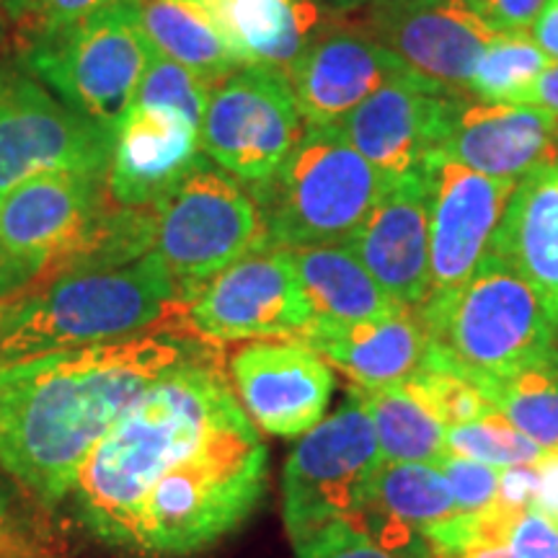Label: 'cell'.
<instances>
[{"mask_svg":"<svg viewBox=\"0 0 558 558\" xmlns=\"http://www.w3.org/2000/svg\"><path fill=\"white\" fill-rule=\"evenodd\" d=\"M269 450L215 344L179 362L99 439L62 505L99 546L194 556L254 512Z\"/></svg>","mask_w":558,"mask_h":558,"instance_id":"1","label":"cell"},{"mask_svg":"<svg viewBox=\"0 0 558 558\" xmlns=\"http://www.w3.org/2000/svg\"><path fill=\"white\" fill-rule=\"evenodd\" d=\"M207 344L148 331L0 367V469L54 512L117 418Z\"/></svg>","mask_w":558,"mask_h":558,"instance_id":"2","label":"cell"},{"mask_svg":"<svg viewBox=\"0 0 558 558\" xmlns=\"http://www.w3.org/2000/svg\"><path fill=\"white\" fill-rule=\"evenodd\" d=\"M181 298L158 251L117 267L70 269L32 290L24 316L0 347V367L90 344L173 331Z\"/></svg>","mask_w":558,"mask_h":558,"instance_id":"3","label":"cell"},{"mask_svg":"<svg viewBox=\"0 0 558 558\" xmlns=\"http://www.w3.org/2000/svg\"><path fill=\"white\" fill-rule=\"evenodd\" d=\"M380 465L375 427L349 386L339 409L300 437L284 463L282 520L298 558L369 541Z\"/></svg>","mask_w":558,"mask_h":558,"instance_id":"4","label":"cell"},{"mask_svg":"<svg viewBox=\"0 0 558 558\" xmlns=\"http://www.w3.org/2000/svg\"><path fill=\"white\" fill-rule=\"evenodd\" d=\"M418 318L429 333L424 362L478 390L548 354L558 339L538 295L492 251L456 295Z\"/></svg>","mask_w":558,"mask_h":558,"instance_id":"5","label":"cell"},{"mask_svg":"<svg viewBox=\"0 0 558 558\" xmlns=\"http://www.w3.org/2000/svg\"><path fill=\"white\" fill-rule=\"evenodd\" d=\"M386 186L339 128H308L279 169L248 190L271 248H305L352 241Z\"/></svg>","mask_w":558,"mask_h":558,"instance_id":"6","label":"cell"},{"mask_svg":"<svg viewBox=\"0 0 558 558\" xmlns=\"http://www.w3.org/2000/svg\"><path fill=\"white\" fill-rule=\"evenodd\" d=\"M150 45L130 0L16 45V60L62 104L88 122L114 132L135 101Z\"/></svg>","mask_w":558,"mask_h":558,"instance_id":"7","label":"cell"},{"mask_svg":"<svg viewBox=\"0 0 558 558\" xmlns=\"http://www.w3.org/2000/svg\"><path fill=\"white\" fill-rule=\"evenodd\" d=\"M156 246L184 308L213 277L262 248H271L254 194L243 181L202 156L153 205Z\"/></svg>","mask_w":558,"mask_h":558,"instance_id":"8","label":"cell"},{"mask_svg":"<svg viewBox=\"0 0 558 558\" xmlns=\"http://www.w3.org/2000/svg\"><path fill=\"white\" fill-rule=\"evenodd\" d=\"M111 197L107 173L58 171L0 197V298L39 288L73 269Z\"/></svg>","mask_w":558,"mask_h":558,"instance_id":"9","label":"cell"},{"mask_svg":"<svg viewBox=\"0 0 558 558\" xmlns=\"http://www.w3.org/2000/svg\"><path fill=\"white\" fill-rule=\"evenodd\" d=\"M111 140L16 58L0 60V197L41 173H107Z\"/></svg>","mask_w":558,"mask_h":558,"instance_id":"10","label":"cell"},{"mask_svg":"<svg viewBox=\"0 0 558 558\" xmlns=\"http://www.w3.org/2000/svg\"><path fill=\"white\" fill-rule=\"evenodd\" d=\"M305 130L288 75L246 65L209 88L199 145L207 160L254 186L279 169Z\"/></svg>","mask_w":558,"mask_h":558,"instance_id":"11","label":"cell"},{"mask_svg":"<svg viewBox=\"0 0 558 558\" xmlns=\"http://www.w3.org/2000/svg\"><path fill=\"white\" fill-rule=\"evenodd\" d=\"M313 320L288 248H262L213 277L177 313L173 331L220 347L295 339Z\"/></svg>","mask_w":558,"mask_h":558,"instance_id":"12","label":"cell"},{"mask_svg":"<svg viewBox=\"0 0 558 558\" xmlns=\"http://www.w3.org/2000/svg\"><path fill=\"white\" fill-rule=\"evenodd\" d=\"M424 177L429 192L432 288L422 311H432L456 295L488 254L518 184L465 169L445 153H432Z\"/></svg>","mask_w":558,"mask_h":558,"instance_id":"13","label":"cell"},{"mask_svg":"<svg viewBox=\"0 0 558 558\" xmlns=\"http://www.w3.org/2000/svg\"><path fill=\"white\" fill-rule=\"evenodd\" d=\"M411 75L445 94H465L473 65L494 39L465 0H401L349 13Z\"/></svg>","mask_w":558,"mask_h":558,"instance_id":"14","label":"cell"},{"mask_svg":"<svg viewBox=\"0 0 558 558\" xmlns=\"http://www.w3.org/2000/svg\"><path fill=\"white\" fill-rule=\"evenodd\" d=\"M228 378L254 427L300 439L320 424L333 396V367L298 339H256L235 349Z\"/></svg>","mask_w":558,"mask_h":558,"instance_id":"15","label":"cell"},{"mask_svg":"<svg viewBox=\"0 0 558 558\" xmlns=\"http://www.w3.org/2000/svg\"><path fill=\"white\" fill-rule=\"evenodd\" d=\"M411 75L352 16L326 26L290 68L288 81L308 128H339L375 90Z\"/></svg>","mask_w":558,"mask_h":558,"instance_id":"16","label":"cell"},{"mask_svg":"<svg viewBox=\"0 0 558 558\" xmlns=\"http://www.w3.org/2000/svg\"><path fill=\"white\" fill-rule=\"evenodd\" d=\"M437 153L488 179L514 181L558 160V128L527 104L481 101L452 94Z\"/></svg>","mask_w":558,"mask_h":558,"instance_id":"17","label":"cell"},{"mask_svg":"<svg viewBox=\"0 0 558 558\" xmlns=\"http://www.w3.org/2000/svg\"><path fill=\"white\" fill-rule=\"evenodd\" d=\"M347 246L403 308L429 298V192L424 171L390 179Z\"/></svg>","mask_w":558,"mask_h":558,"instance_id":"18","label":"cell"},{"mask_svg":"<svg viewBox=\"0 0 558 558\" xmlns=\"http://www.w3.org/2000/svg\"><path fill=\"white\" fill-rule=\"evenodd\" d=\"M450 96L416 75H403L375 90L339 130L388 181L411 177L424 171L439 148Z\"/></svg>","mask_w":558,"mask_h":558,"instance_id":"19","label":"cell"},{"mask_svg":"<svg viewBox=\"0 0 558 558\" xmlns=\"http://www.w3.org/2000/svg\"><path fill=\"white\" fill-rule=\"evenodd\" d=\"M199 158L197 124L177 109L132 104L111 140L109 197L120 207H153Z\"/></svg>","mask_w":558,"mask_h":558,"instance_id":"20","label":"cell"},{"mask_svg":"<svg viewBox=\"0 0 558 558\" xmlns=\"http://www.w3.org/2000/svg\"><path fill=\"white\" fill-rule=\"evenodd\" d=\"M295 339L316 349L360 388L399 386L424 365L429 352L427 326L416 311L354 324L311 320Z\"/></svg>","mask_w":558,"mask_h":558,"instance_id":"21","label":"cell"},{"mask_svg":"<svg viewBox=\"0 0 558 558\" xmlns=\"http://www.w3.org/2000/svg\"><path fill=\"white\" fill-rule=\"evenodd\" d=\"M488 251L525 279L558 337V160L518 181Z\"/></svg>","mask_w":558,"mask_h":558,"instance_id":"22","label":"cell"},{"mask_svg":"<svg viewBox=\"0 0 558 558\" xmlns=\"http://www.w3.org/2000/svg\"><path fill=\"white\" fill-rule=\"evenodd\" d=\"M246 65L288 75L308 45L341 13L318 0H213Z\"/></svg>","mask_w":558,"mask_h":558,"instance_id":"23","label":"cell"},{"mask_svg":"<svg viewBox=\"0 0 558 558\" xmlns=\"http://www.w3.org/2000/svg\"><path fill=\"white\" fill-rule=\"evenodd\" d=\"M153 50L215 86L246 62L230 41L213 0H130Z\"/></svg>","mask_w":558,"mask_h":558,"instance_id":"24","label":"cell"},{"mask_svg":"<svg viewBox=\"0 0 558 558\" xmlns=\"http://www.w3.org/2000/svg\"><path fill=\"white\" fill-rule=\"evenodd\" d=\"M292 267L308 298L313 320L354 324V320L388 318L407 313L380 282L365 269L347 243L288 248Z\"/></svg>","mask_w":558,"mask_h":558,"instance_id":"25","label":"cell"},{"mask_svg":"<svg viewBox=\"0 0 558 558\" xmlns=\"http://www.w3.org/2000/svg\"><path fill=\"white\" fill-rule=\"evenodd\" d=\"M378 437L383 463H439L445 458V427L407 383L388 388H360Z\"/></svg>","mask_w":558,"mask_h":558,"instance_id":"26","label":"cell"},{"mask_svg":"<svg viewBox=\"0 0 558 558\" xmlns=\"http://www.w3.org/2000/svg\"><path fill=\"white\" fill-rule=\"evenodd\" d=\"M373 514L424 535L460 512L439 465L383 463L373 484Z\"/></svg>","mask_w":558,"mask_h":558,"instance_id":"27","label":"cell"},{"mask_svg":"<svg viewBox=\"0 0 558 558\" xmlns=\"http://www.w3.org/2000/svg\"><path fill=\"white\" fill-rule=\"evenodd\" d=\"M481 396L546 452H558V349L527 362Z\"/></svg>","mask_w":558,"mask_h":558,"instance_id":"28","label":"cell"},{"mask_svg":"<svg viewBox=\"0 0 558 558\" xmlns=\"http://www.w3.org/2000/svg\"><path fill=\"white\" fill-rule=\"evenodd\" d=\"M548 65L550 60L530 29L497 32L473 65L465 94L481 101L522 104Z\"/></svg>","mask_w":558,"mask_h":558,"instance_id":"29","label":"cell"},{"mask_svg":"<svg viewBox=\"0 0 558 558\" xmlns=\"http://www.w3.org/2000/svg\"><path fill=\"white\" fill-rule=\"evenodd\" d=\"M546 456L541 445L514 427L497 409L488 411L473 422L458 424L445 437V458L476 460V463L509 469V465H527Z\"/></svg>","mask_w":558,"mask_h":558,"instance_id":"30","label":"cell"},{"mask_svg":"<svg viewBox=\"0 0 558 558\" xmlns=\"http://www.w3.org/2000/svg\"><path fill=\"white\" fill-rule=\"evenodd\" d=\"M45 512L11 473L0 469V558L58 554L60 538Z\"/></svg>","mask_w":558,"mask_h":558,"instance_id":"31","label":"cell"},{"mask_svg":"<svg viewBox=\"0 0 558 558\" xmlns=\"http://www.w3.org/2000/svg\"><path fill=\"white\" fill-rule=\"evenodd\" d=\"M209 83L192 73L190 68L179 65L166 54L153 50L148 54V65H145L143 78H140L135 101L145 107H169L177 109L192 124L202 128V117H205L207 99H209Z\"/></svg>","mask_w":558,"mask_h":558,"instance_id":"32","label":"cell"},{"mask_svg":"<svg viewBox=\"0 0 558 558\" xmlns=\"http://www.w3.org/2000/svg\"><path fill=\"white\" fill-rule=\"evenodd\" d=\"M403 383L414 390L418 399L424 401V407L448 429L458 427V424L473 422V418H481L488 411H494L492 403L481 396V390L471 380L460 378L452 369L429 365V362H424Z\"/></svg>","mask_w":558,"mask_h":558,"instance_id":"33","label":"cell"},{"mask_svg":"<svg viewBox=\"0 0 558 558\" xmlns=\"http://www.w3.org/2000/svg\"><path fill=\"white\" fill-rule=\"evenodd\" d=\"M117 0H0L5 24L13 26L16 45L60 32Z\"/></svg>","mask_w":558,"mask_h":558,"instance_id":"34","label":"cell"},{"mask_svg":"<svg viewBox=\"0 0 558 558\" xmlns=\"http://www.w3.org/2000/svg\"><path fill=\"white\" fill-rule=\"evenodd\" d=\"M437 465L442 476L448 478L460 514L478 512V509L497 501L501 469L463 458H442Z\"/></svg>","mask_w":558,"mask_h":558,"instance_id":"35","label":"cell"},{"mask_svg":"<svg viewBox=\"0 0 558 558\" xmlns=\"http://www.w3.org/2000/svg\"><path fill=\"white\" fill-rule=\"evenodd\" d=\"M507 543L518 558H558V525L527 507L514 518Z\"/></svg>","mask_w":558,"mask_h":558,"instance_id":"36","label":"cell"},{"mask_svg":"<svg viewBox=\"0 0 558 558\" xmlns=\"http://www.w3.org/2000/svg\"><path fill=\"white\" fill-rule=\"evenodd\" d=\"M494 32L533 29L546 0H465Z\"/></svg>","mask_w":558,"mask_h":558,"instance_id":"37","label":"cell"},{"mask_svg":"<svg viewBox=\"0 0 558 558\" xmlns=\"http://www.w3.org/2000/svg\"><path fill=\"white\" fill-rule=\"evenodd\" d=\"M533 465L535 473H538L533 509H538L543 518H548L558 525V452H546Z\"/></svg>","mask_w":558,"mask_h":558,"instance_id":"38","label":"cell"},{"mask_svg":"<svg viewBox=\"0 0 558 558\" xmlns=\"http://www.w3.org/2000/svg\"><path fill=\"white\" fill-rule=\"evenodd\" d=\"M318 558H439L435 548H416V550H399L380 546V543L373 541H360L352 543V546L331 550V554H324Z\"/></svg>","mask_w":558,"mask_h":558,"instance_id":"39","label":"cell"},{"mask_svg":"<svg viewBox=\"0 0 558 558\" xmlns=\"http://www.w3.org/2000/svg\"><path fill=\"white\" fill-rule=\"evenodd\" d=\"M522 104L543 109L546 114H550V120H554L558 128V62H550V65L543 70V75L533 83V88L527 90Z\"/></svg>","mask_w":558,"mask_h":558,"instance_id":"40","label":"cell"},{"mask_svg":"<svg viewBox=\"0 0 558 558\" xmlns=\"http://www.w3.org/2000/svg\"><path fill=\"white\" fill-rule=\"evenodd\" d=\"M530 34L538 41L541 50L546 52V58L550 62H558V0H546Z\"/></svg>","mask_w":558,"mask_h":558,"instance_id":"41","label":"cell"},{"mask_svg":"<svg viewBox=\"0 0 558 558\" xmlns=\"http://www.w3.org/2000/svg\"><path fill=\"white\" fill-rule=\"evenodd\" d=\"M29 295L32 290L19 292V295H11V298H0V347H3L5 337L13 331L16 320L24 316L26 305H29Z\"/></svg>","mask_w":558,"mask_h":558,"instance_id":"42","label":"cell"},{"mask_svg":"<svg viewBox=\"0 0 558 558\" xmlns=\"http://www.w3.org/2000/svg\"><path fill=\"white\" fill-rule=\"evenodd\" d=\"M318 3H324L326 9L341 13V16H349V13L357 11V0H318Z\"/></svg>","mask_w":558,"mask_h":558,"instance_id":"43","label":"cell"},{"mask_svg":"<svg viewBox=\"0 0 558 558\" xmlns=\"http://www.w3.org/2000/svg\"><path fill=\"white\" fill-rule=\"evenodd\" d=\"M388 3H401V0H357V11L369 9V5H388Z\"/></svg>","mask_w":558,"mask_h":558,"instance_id":"44","label":"cell"},{"mask_svg":"<svg viewBox=\"0 0 558 558\" xmlns=\"http://www.w3.org/2000/svg\"><path fill=\"white\" fill-rule=\"evenodd\" d=\"M3 39H5V19L3 13H0V45H3Z\"/></svg>","mask_w":558,"mask_h":558,"instance_id":"45","label":"cell"},{"mask_svg":"<svg viewBox=\"0 0 558 558\" xmlns=\"http://www.w3.org/2000/svg\"><path fill=\"white\" fill-rule=\"evenodd\" d=\"M32 558H58V556H32Z\"/></svg>","mask_w":558,"mask_h":558,"instance_id":"46","label":"cell"}]
</instances>
